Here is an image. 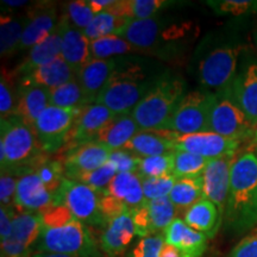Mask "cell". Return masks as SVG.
Segmentation results:
<instances>
[{"instance_id": "obj_1", "label": "cell", "mask_w": 257, "mask_h": 257, "mask_svg": "<svg viewBox=\"0 0 257 257\" xmlns=\"http://www.w3.org/2000/svg\"><path fill=\"white\" fill-rule=\"evenodd\" d=\"M115 36L130 42L142 55L160 60L178 59L197 37L195 24L187 19L157 15L147 19H133Z\"/></svg>"}, {"instance_id": "obj_2", "label": "cell", "mask_w": 257, "mask_h": 257, "mask_svg": "<svg viewBox=\"0 0 257 257\" xmlns=\"http://www.w3.org/2000/svg\"><path fill=\"white\" fill-rule=\"evenodd\" d=\"M163 72L159 64L144 57H119L95 104L104 105L115 114L131 113Z\"/></svg>"}, {"instance_id": "obj_3", "label": "cell", "mask_w": 257, "mask_h": 257, "mask_svg": "<svg viewBox=\"0 0 257 257\" xmlns=\"http://www.w3.org/2000/svg\"><path fill=\"white\" fill-rule=\"evenodd\" d=\"M223 224L225 229L233 234L245 233L257 225V154L255 149L246 150L234 157Z\"/></svg>"}, {"instance_id": "obj_4", "label": "cell", "mask_w": 257, "mask_h": 257, "mask_svg": "<svg viewBox=\"0 0 257 257\" xmlns=\"http://www.w3.org/2000/svg\"><path fill=\"white\" fill-rule=\"evenodd\" d=\"M185 94L184 78L172 70H165L131 112L140 131L163 130Z\"/></svg>"}, {"instance_id": "obj_5", "label": "cell", "mask_w": 257, "mask_h": 257, "mask_svg": "<svg viewBox=\"0 0 257 257\" xmlns=\"http://www.w3.org/2000/svg\"><path fill=\"white\" fill-rule=\"evenodd\" d=\"M200 48L202 50L198 51L197 76L201 88L217 93L231 87L239 70L242 44L229 42Z\"/></svg>"}, {"instance_id": "obj_6", "label": "cell", "mask_w": 257, "mask_h": 257, "mask_svg": "<svg viewBox=\"0 0 257 257\" xmlns=\"http://www.w3.org/2000/svg\"><path fill=\"white\" fill-rule=\"evenodd\" d=\"M46 154L38 143L35 130L17 115L0 120V165L2 170L28 168Z\"/></svg>"}, {"instance_id": "obj_7", "label": "cell", "mask_w": 257, "mask_h": 257, "mask_svg": "<svg viewBox=\"0 0 257 257\" xmlns=\"http://www.w3.org/2000/svg\"><path fill=\"white\" fill-rule=\"evenodd\" d=\"M37 252H54L72 257H101L100 248L87 225L73 219L56 227H42Z\"/></svg>"}, {"instance_id": "obj_8", "label": "cell", "mask_w": 257, "mask_h": 257, "mask_svg": "<svg viewBox=\"0 0 257 257\" xmlns=\"http://www.w3.org/2000/svg\"><path fill=\"white\" fill-rule=\"evenodd\" d=\"M210 131L233 141L252 140L255 126L237 104L232 86L214 93L210 115Z\"/></svg>"}, {"instance_id": "obj_9", "label": "cell", "mask_w": 257, "mask_h": 257, "mask_svg": "<svg viewBox=\"0 0 257 257\" xmlns=\"http://www.w3.org/2000/svg\"><path fill=\"white\" fill-rule=\"evenodd\" d=\"M214 93L200 88L186 93L163 130L181 135L210 131V115Z\"/></svg>"}, {"instance_id": "obj_10", "label": "cell", "mask_w": 257, "mask_h": 257, "mask_svg": "<svg viewBox=\"0 0 257 257\" xmlns=\"http://www.w3.org/2000/svg\"><path fill=\"white\" fill-rule=\"evenodd\" d=\"M105 193L66 178L55 194V204L68 207L73 217L85 225L105 229L107 223L100 210V201Z\"/></svg>"}, {"instance_id": "obj_11", "label": "cell", "mask_w": 257, "mask_h": 257, "mask_svg": "<svg viewBox=\"0 0 257 257\" xmlns=\"http://www.w3.org/2000/svg\"><path fill=\"white\" fill-rule=\"evenodd\" d=\"M81 111L82 108H61L49 105L42 112L35 124V134L44 153L49 155L66 147Z\"/></svg>"}, {"instance_id": "obj_12", "label": "cell", "mask_w": 257, "mask_h": 257, "mask_svg": "<svg viewBox=\"0 0 257 257\" xmlns=\"http://www.w3.org/2000/svg\"><path fill=\"white\" fill-rule=\"evenodd\" d=\"M168 138L174 144L175 152L192 153L208 160L223 156H234L242 143L211 131L189 135L168 131Z\"/></svg>"}, {"instance_id": "obj_13", "label": "cell", "mask_w": 257, "mask_h": 257, "mask_svg": "<svg viewBox=\"0 0 257 257\" xmlns=\"http://www.w3.org/2000/svg\"><path fill=\"white\" fill-rule=\"evenodd\" d=\"M234 157L236 155L210 160L202 173V198L216 205L223 220L230 191L231 167Z\"/></svg>"}, {"instance_id": "obj_14", "label": "cell", "mask_w": 257, "mask_h": 257, "mask_svg": "<svg viewBox=\"0 0 257 257\" xmlns=\"http://www.w3.org/2000/svg\"><path fill=\"white\" fill-rule=\"evenodd\" d=\"M27 25H25L23 37H22L19 50L34 48L42 43L53 34L59 25L56 5L54 3H40L32 5L27 14Z\"/></svg>"}, {"instance_id": "obj_15", "label": "cell", "mask_w": 257, "mask_h": 257, "mask_svg": "<svg viewBox=\"0 0 257 257\" xmlns=\"http://www.w3.org/2000/svg\"><path fill=\"white\" fill-rule=\"evenodd\" d=\"M111 150L104 144L91 142L64 150L63 163L66 178L72 180L81 173L91 172L106 165Z\"/></svg>"}, {"instance_id": "obj_16", "label": "cell", "mask_w": 257, "mask_h": 257, "mask_svg": "<svg viewBox=\"0 0 257 257\" xmlns=\"http://www.w3.org/2000/svg\"><path fill=\"white\" fill-rule=\"evenodd\" d=\"M114 115H117L114 112L100 104H92L83 107L75 124H74L68 142L63 148V150L94 142L101 128Z\"/></svg>"}, {"instance_id": "obj_17", "label": "cell", "mask_w": 257, "mask_h": 257, "mask_svg": "<svg viewBox=\"0 0 257 257\" xmlns=\"http://www.w3.org/2000/svg\"><path fill=\"white\" fill-rule=\"evenodd\" d=\"M59 28L61 30V37H62L61 56L74 72L78 73L83 66L93 60L91 41L85 36L83 31L69 23L68 18L64 14L60 17Z\"/></svg>"}, {"instance_id": "obj_18", "label": "cell", "mask_w": 257, "mask_h": 257, "mask_svg": "<svg viewBox=\"0 0 257 257\" xmlns=\"http://www.w3.org/2000/svg\"><path fill=\"white\" fill-rule=\"evenodd\" d=\"M76 79V73L62 56L56 57L51 62L43 64L27 75L19 79V86L46 88L48 91L55 89Z\"/></svg>"}, {"instance_id": "obj_19", "label": "cell", "mask_w": 257, "mask_h": 257, "mask_svg": "<svg viewBox=\"0 0 257 257\" xmlns=\"http://www.w3.org/2000/svg\"><path fill=\"white\" fill-rule=\"evenodd\" d=\"M55 204V198L46 188L36 173H29L19 179L16 194V211L40 212Z\"/></svg>"}, {"instance_id": "obj_20", "label": "cell", "mask_w": 257, "mask_h": 257, "mask_svg": "<svg viewBox=\"0 0 257 257\" xmlns=\"http://www.w3.org/2000/svg\"><path fill=\"white\" fill-rule=\"evenodd\" d=\"M233 96L255 128L257 127V62L246 63L232 83Z\"/></svg>"}, {"instance_id": "obj_21", "label": "cell", "mask_w": 257, "mask_h": 257, "mask_svg": "<svg viewBox=\"0 0 257 257\" xmlns=\"http://www.w3.org/2000/svg\"><path fill=\"white\" fill-rule=\"evenodd\" d=\"M136 234L131 210L108 221L100 236V249L108 257L123 253Z\"/></svg>"}, {"instance_id": "obj_22", "label": "cell", "mask_w": 257, "mask_h": 257, "mask_svg": "<svg viewBox=\"0 0 257 257\" xmlns=\"http://www.w3.org/2000/svg\"><path fill=\"white\" fill-rule=\"evenodd\" d=\"M117 67V57L107 60L93 59L76 73V80L81 86L89 104H93L99 93L107 83L108 79Z\"/></svg>"}, {"instance_id": "obj_23", "label": "cell", "mask_w": 257, "mask_h": 257, "mask_svg": "<svg viewBox=\"0 0 257 257\" xmlns=\"http://www.w3.org/2000/svg\"><path fill=\"white\" fill-rule=\"evenodd\" d=\"M165 243L172 244L187 257H201L207 248V236L189 227L184 220L176 218L163 231Z\"/></svg>"}, {"instance_id": "obj_24", "label": "cell", "mask_w": 257, "mask_h": 257, "mask_svg": "<svg viewBox=\"0 0 257 257\" xmlns=\"http://www.w3.org/2000/svg\"><path fill=\"white\" fill-rule=\"evenodd\" d=\"M50 105L49 91L32 86H18L15 114L35 130L38 117Z\"/></svg>"}, {"instance_id": "obj_25", "label": "cell", "mask_w": 257, "mask_h": 257, "mask_svg": "<svg viewBox=\"0 0 257 257\" xmlns=\"http://www.w3.org/2000/svg\"><path fill=\"white\" fill-rule=\"evenodd\" d=\"M61 48H62V37H61V30L57 25L56 30L46 41L31 48L28 56L12 74L15 75V78L19 76L21 79L22 76L27 75L38 67L49 63L56 57L61 56Z\"/></svg>"}, {"instance_id": "obj_26", "label": "cell", "mask_w": 257, "mask_h": 257, "mask_svg": "<svg viewBox=\"0 0 257 257\" xmlns=\"http://www.w3.org/2000/svg\"><path fill=\"white\" fill-rule=\"evenodd\" d=\"M184 221L193 230L206 234L207 238H213L223 224V217L213 202L202 198L186 211Z\"/></svg>"}, {"instance_id": "obj_27", "label": "cell", "mask_w": 257, "mask_h": 257, "mask_svg": "<svg viewBox=\"0 0 257 257\" xmlns=\"http://www.w3.org/2000/svg\"><path fill=\"white\" fill-rule=\"evenodd\" d=\"M140 133V127L134 120L131 113L117 114L101 128L94 142L104 144L111 150H119Z\"/></svg>"}, {"instance_id": "obj_28", "label": "cell", "mask_w": 257, "mask_h": 257, "mask_svg": "<svg viewBox=\"0 0 257 257\" xmlns=\"http://www.w3.org/2000/svg\"><path fill=\"white\" fill-rule=\"evenodd\" d=\"M121 149L127 150L142 159L175 152L174 144L169 138L166 137L162 130L140 131Z\"/></svg>"}, {"instance_id": "obj_29", "label": "cell", "mask_w": 257, "mask_h": 257, "mask_svg": "<svg viewBox=\"0 0 257 257\" xmlns=\"http://www.w3.org/2000/svg\"><path fill=\"white\" fill-rule=\"evenodd\" d=\"M175 2L169 0H115V3L105 12L117 16L119 18L147 19L157 16L162 10L175 6Z\"/></svg>"}, {"instance_id": "obj_30", "label": "cell", "mask_w": 257, "mask_h": 257, "mask_svg": "<svg viewBox=\"0 0 257 257\" xmlns=\"http://www.w3.org/2000/svg\"><path fill=\"white\" fill-rule=\"evenodd\" d=\"M43 227L40 212L16 211L12 219L11 237L6 240H11L18 245L24 246L34 251L36 243Z\"/></svg>"}, {"instance_id": "obj_31", "label": "cell", "mask_w": 257, "mask_h": 257, "mask_svg": "<svg viewBox=\"0 0 257 257\" xmlns=\"http://www.w3.org/2000/svg\"><path fill=\"white\" fill-rule=\"evenodd\" d=\"M106 193L119 199L131 210L147 200L144 197L142 178L138 173H118L106 189Z\"/></svg>"}, {"instance_id": "obj_32", "label": "cell", "mask_w": 257, "mask_h": 257, "mask_svg": "<svg viewBox=\"0 0 257 257\" xmlns=\"http://www.w3.org/2000/svg\"><path fill=\"white\" fill-rule=\"evenodd\" d=\"M168 197L178 213L185 214L189 207L202 199V175L178 179Z\"/></svg>"}, {"instance_id": "obj_33", "label": "cell", "mask_w": 257, "mask_h": 257, "mask_svg": "<svg viewBox=\"0 0 257 257\" xmlns=\"http://www.w3.org/2000/svg\"><path fill=\"white\" fill-rule=\"evenodd\" d=\"M27 22V16L19 18L2 15V23H0V54H2V57H9L19 50Z\"/></svg>"}, {"instance_id": "obj_34", "label": "cell", "mask_w": 257, "mask_h": 257, "mask_svg": "<svg viewBox=\"0 0 257 257\" xmlns=\"http://www.w3.org/2000/svg\"><path fill=\"white\" fill-rule=\"evenodd\" d=\"M32 169H34V173L40 176L46 188L55 198V194L59 192L66 179L64 167L61 160H49L48 154H43L35 161Z\"/></svg>"}, {"instance_id": "obj_35", "label": "cell", "mask_w": 257, "mask_h": 257, "mask_svg": "<svg viewBox=\"0 0 257 257\" xmlns=\"http://www.w3.org/2000/svg\"><path fill=\"white\" fill-rule=\"evenodd\" d=\"M91 50L93 59L96 60L113 59L114 56L126 55V54L142 55L141 50L134 47L130 42L125 41L121 37L115 36V35L91 41Z\"/></svg>"}, {"instance_id": "obj_36", "label": "cell", "mask_w": 257, "mask_h": 257, "mask_svg": "<svg viewBox=\"0 0 257 257\" xmlns=\"http://www.w3.org/2000/svg\"><path fill=\"white\" fill-rule=\"evenodd\" d=\"M50 105L61 108H83L91 105L83 93L78 80H73L66 85L50 89Z\"/></svg>"}, {"instance_id": "obj_37", "label": "cell", "mask_w": 257, "mask_h": 257, "mask_svg": "<svg viewBox=\"0 0 257 257\" xmlns=\"http://www.w3.org/2000/svg\"><path fill=\"white\" fill-rule=\"evenodd\" d=\"M148 207H149L154 234H157L159 231H165L176 219L178 210L169 197L148 200Z\"/></svg>"}, {"instance_id": "obj_38", "label": "cell", "mask_w": 257, "mask_h": 257, "mask_svg": "<svg viewBox=\"0 0 257 257\" xmlns=\"http://www.w3.org/2000/svg\"><path fill=\"white\" fill-rule=\"evenodd\" d=\"M127 22V19L119 18L117 16H113L104 11L95 16L92 23L83 31V34H85V36L89 41H94L106 36H112V35H117V32L121 28H124Z\"/></svg>"}, {"instance_id": "obj_39", "label": "cell", "mask_w": 257, "mask_h": 257, "mask_svg": "<svg viewBox=\"0 0 257 257\" xmlns=\"http://www.w3.org/2000/svg\"><path fill=\"white\" fill-rule=\"evenodd\" d=\"M210 160L187 152H174V174L178 179L202 175Z\"/></svg>"}, {"instance_id": "obj_40", "label": "cell", "mask_w": 257, "mask_h": 257, "mask_svg": "<svg viewBox=\"0 0 257 257\" xmlns=\"http://www.w3.org/2000/svg\"><path fill=\"white\" fill-rule=\"evenodd\" d=\"M174 170V152L160 156L144 157L141 161L138 174L142 179L162 178L172 175Z\"/></svg>"}, {"instance_id": "obj_41", "label": "cell", "mask_w": 257, "mask_h": 257, "mask_svg": "<svg viewBox=\"0 0 257 257\" xmlns=\"http://www.w3.org/2000/svg\"><path fill=\"white\" fill-rule=\"evenodd\" d=\"M206 4L218 16L257 14V0H208Z\"/></svg>"}, {"instance_id": "obj_42", "label": "cell", "mask_w": 257, "mask_h": 257, "mask_svg": "<svg viewBox=\"0 0 257 257\" xmlns=\"http://www.w3.org/2000/svg\"><path fill=\"white\" fill-rule=\"evenodd\" d=\"M117 170L110 163H106L100 168L91 170V172L81 173V174L76 175L73 178V181L81 182L83 185H87L89 187L96 189V191L106 192L108 186L112 182V180L117 175Z\"/></svg>"}, {"instance_id": "obj_43", "label": "cell", "mask_w": 257, "mask_h": 257, "mask_svg": "<svg viewBox=\"0 0 257 257\" xmlns=\"http://www.w3.org/2000/svg\"><path fill=\"white\" fill-rule=\"evenodd\" d=\"M64 15L68 18L69 23L79 30L85 31L92 21L94 19L95 15L93 14L91 6L88 4V0H76L70 2L66 5Z\"/></svg>"}, {"instance_id": "obj_44", "label": "cell", "mask_w": 257, "mask_h": 257, "mask_svg": "<svg viewBox=\"0 0 257 257\" xmlns=\"http://www.w3.org/2000/svg\"><path fill=\"white\" fill-rule=\"evenodd\" d=\"M14 79V74L3 70L2 81H0V114H2V119H6V118L15 114L17 91H15V86L11 85Z\"/></svg>"}, {"instance_id": "obj_45", "label": "cell", "mask_w": 257, "mask_h": 257, "mask_svg": "<svg viewBox=\"0 0 257 257\" xmlns=\"http://www.w3.org/2000/svg\"><path fill=\"white\" fill-rule=\"evenodd\" d=\"M176 180L178 178L174 174L162 176V178L142 179L144 197L147 200L168 197L173 187H174Z\"/></svg>"}, {"instance_id": "obj_46", "label": "cell", "mask_w": 257, "mask_h": 257, "mask_svg": "<svg viewBox=\"0 0 257 257\" xmlns=\"http://www.w3.org/2000/svg\"><path fill=\"white\" fill-rule=\"evenodd\" d=\"M19 179H21V176L16 174L14 170H2V178H0V201H2V206L15 207Z\"/></svg>"}, {"instance_id": "obj_47", "label": "cell", "mask_w": 257, "mask_h": 257, "mask_svg": "<svg viewBox=\"0 0 257 257\" xmlns=\"http://www.w3.org/2000/svg\"><path fill=\"white\" fill-rule=\"evenodd\" d=\"M43 227H56L72 221L75 218L73 217L72 212L64 205L54 204L40 211Z\"/></svg>"}, {"instance_id": "obj_48", "label": "cell", "mask_w": 257, "mask_h": 257, "mask_svg": "<svg viewBox=\"0 0 257 257\" xmlns=\"http://www.w3.org/2000/svg\"><path fill=\"white\" fill-rule=\"evenodd\" d=\"M142 157L127 150L119 149L111 152L107 162L117 170V173H138Z\"/></svg>"}, {"instance_id": "obj_49", "label": "cell", "mask_w": 257, "mask_h": 257, "mask_svg": "<svg viewBox=\"0 0 257 257\" xmlns=\"http://www.w3.org/2000/svg\"><path fill=\"white\" fill-rule=\"evenodd\" d=\"M163 244H165L163 234L157 233L144 237L134 246L127 257H159Z\"/></svg>"}, {"instance_id": "obj_50", "label": "cell", "mask_w": 257, "mask_h": 257, "mask_svg": "<svg viewBox=\"0 0 257 257\" xmlns=\"http://www.w3.org/2000/svg\"><path fill=\"white\" fill-rule=\"evenodd\" d=\"M131 217L135 225V231L137 236L148 237L154 234L152 227V220H150L149 207H148V200L140 205L138 207H135L131 210Z\"/></svg>"}, {"instance_id": "obj_51", "label": "cell", "mask_w": 257, "mask_h": 257, "mask_svg": "<svg viewBox=\"0 0 257 257\" xmlns=\"http://www.w3.org/2000/svg\"><path fill=\"white\" fill-rule=\"evenodd\" d=\"M100 210L106 223H108V221L114 219V218L121 216L125 212L130 211L131 208H128L119 199L105 193L100 201Z\"/></svg>"}, {"instance_id": "obj_52", "label": "cell", "mask_w": 257, "mask_h": 257, "mask_svg": "<svg viewBox=\"0 0 257 257\" xmlns=\"http://www.w3.org/2000/svg\"><path fill=\"white\" fill-rule=\"evenodd\" d=\"M227 257H257V225L239 240Z\"/></svg>"}, {"instance_id": "obj_53", "label": "cell", "mask_w": 257, "mask_h": 257, "mask_svg": "<svg viewBox=\"0 0 257 257\" xmlns=\"http://www.w3.org/2000/svg\"><path fill=\"white\" fill-rule=\"evenodd\" d=\"M14 214L15 207L2 206V208H0V239H2V242L11 237Z\"/></svg>"}, {"instance_id": "obj_54", "label": "cell", "mask_w": 257, "mask_h": 257, "mask_svg": "<svg viewBox=\"0 0 257 257\" xmlns=\"http://www.w3.org/2000/svg\"><path fill=\"white\" fill-rule=\"evenodd\" d=\"M115 3V0H88V4L91 6L93 14L95 16L104 12Z\"/></svg>"}, {"instance_id": "obj_55", "label": "cell", "mask_w": 257, "mask_h": 257, "mask_svg": "<svg viewBox=\"0 0 257 257\" xmlns=\"http://www.w3.org/2000/svg\"><path fill=\"white\" fill-rule=\"evenodd\" d=\"M159 257H187L179 248L172 245V244L165 243L161 249Z\"/></svg>"}, {"instance_id": "obj_56", "label": "cell", "mask_w": 257, "mask_h": 257, "mask_svg": "<svg viewBox=\"0 0 257 257\" xmlns=\"http://www.w3.org/2000/svg\"><path fill=\"white\" fill-rule=\"evenodd\" d=\"M3 5H5L6 8H19V6H25L29 4L28 2H23V0H19V2H12V0H5L2 2Z\"/></svg>"}, {"instance_id": "obj_57", "label": "cell", "mask_w": 257, "mask_h": 257, "mask_svg": "<svg viewBox=\"0 0 257 257\" xmlns=\"http://www.w3.org/2000/svg\"><path fill=\"white\" fill-rule=\"evenodd\" d=\"M31 257H72V256L62 255V253H54V252H35Z\"/></svg>"}, {"instance_id": "obj_58", "label": "cell", "mask_w": 257, "mask_h": 257, "mask_svg": "<svg viewBox=\"0 0 257 257\" xmlns=\"http://www.w3.org/2000/svg\"><path fill=\"white\" fill-rule=\"evenodd\" d=\"M251 143H252V146L257 147V127L255 128V133H253V137L251 140Z\"/></svg>"}, {"instance_id": "obj_59", "label": "cell", "mask_w": 257, "mask_h": 257, "mask_svg": "<svg viewBox=\"0 0 257 257\" xmlns=\"http://www.w3.org/2000/svg\"><path fill=\"white\" fill-rule=\"evenodd\" d=\"M253 149H255V152H256V154H257V147H255V148H253Z\"/></svg>"}, {"instance_id": "obj_60", "label": "cell", "mask_w": 257, "mask_h": 257, "mask_svg": "<svg viewBox=\"0 0 257 257\" xmlns=\"http://www.w3.org/2000/svg\"><path fill=\"white\" fill-rule=\"evenodd\" d=\"M256 44H257V34H256Z\"/></svg>"}]
</instances>
